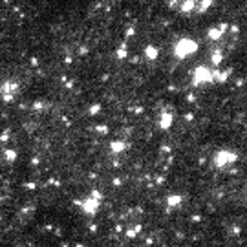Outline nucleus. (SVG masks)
Masks as SVG:
<instances>
[{
    "label": "nucleus",
    "mask_w": 247,
    "mask_h": 247,
    "mask_svg": "<svg viewBox=\"0 0 247 247\" xmlns=\"http://www.w3.org/2000/svg\"><path fill=\"white\" fill-rule=\"evenodd\" d=\"M196 48H198V46H196V42H192V40H187V39H185V40H181V42H179L178 46H176V55L183 59V57H187L189 53L196 51Z\"/></svg>",
    "instance_id": "nucleus-1"
},
{
    "label": "nucleus",
    "mask_w": 247,
    "mask_h": 247,
    "mask_svg": "<svg viewBox=\"0 0 247 247\" xmlns=\"http://www.w3.org/2000/svg\"><path fill=\"white\" fill-rule=\"evenodd\" d=\"M112 147H114V150H121V148H123V145H121V143H114Z\"/></svg>",
    "instance_id": "nucleus-8"
},
{
    "label": "nucleus",
    "mask_w": 247,
    "mask_h": 247,
    "mask_svg": "<svg viewBox=\"0 0 247 247\" xmlns=\"http://www.w3.org/2000/svg\"><path fill=\"white\" fill-rule=\"evenodd\" d=\"M147 55H148L150 59H156V55H158V51H156L154 48H147Z\"/></svg>",
    "instance_id": "nucleus-6"
},
{
    "label": "nucleus",
    "mask_w": 247,
    "mask_h": 247,
    "mask_svg": "<svg viewBox=\"0 0 247 247\" xmlns=\"http://www.w3.org/2000/svg\"><path fill=\"white\" fill-rule=\"evenodd\" d=\"M170 123H172V116H170V114H165V116H163V121H161V126L167 128V126H170Z\"/></svg>",
    "instance_id": "nucleus-5"
},
{
    "label": "nucleus",
    "mask_w": 247,
    "mask_h": 247,
    "mask_svg": "<svg viewBox=\"0 0 247 247\" xmlns=\"http://www.w3.org/2000/svg\"><path fill=\"white\" fill-rule=\"evenodd\" d=\"M168 201H170V203H178V201H181V198H179V196H174V198H170Z\"/></svg>",
    "instance_id": "nucleus-7"
},
{
    "label": "nucleus",
    "mask_w": 247,
    "mask_h": 247,
    "mask_svg": "<svg viewBox=\"0 0 247 247\" xmlns=\"http://www.w3.org/2000/svg\"><path fill=\"white\" fill-rule=\"evenodd\" d=\"M196 73H198V75H196V82H201V81H211V79H212V75H211L205 68H199Z\"/></svg>",
    "instance_id": "nucleus-4"
},
{
    "label": "nucleus",
    "mask_w": 247,
    "mask_h": 247,
    "mask_svg": "<svg viewBox=\"0 0 247 247\" xmlns=\"http://www.w3.org/2000/svg\"><path fill=\"white\" fill-rule=\"evenodd\" d=\"M84 205V211L86 212H90V214H92V212H95L97 211V207H99V199H95L94 201V198H90L88 201H86V203H82Z\"/></svg>",
    "instance_id": "nucleus-3"
},
{
    "label": "nucleus",
    "mask_w": 247,
    "mask_h": 247,
    "mask_svg": "<svg viewBox=\"0 0 247 247\" xmlns=\"http://www.w3.org/2000/svg\"><path fill=\"white\" fill-rule=\"evenodd\" d=\"M236 159V156L234 154H229V152H220L218 154V158H216V163L221 167L223 163H231V161H234Z\"/></svg>",
    "instance_id": "nucleus-2"
}]
</instances>
